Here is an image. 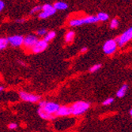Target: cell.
Masks as SVG:
<instances>
[{"mask_svg": "<svg viewBox=\"0 0 132 132\" xmlns=\"http://www.w3.org/2000/svg\"><path fill=\"white\" fill-rule=\"evenodd\" d=\"M8 40L7 38L5 37H1L0 38V51L5 49L8 45Z\"/></svg>", "mask_w": 132, "mask_h": 132, "instance_id": "e0dca14e", "label": "cell"}, {"mask_svg": "<svg viewBox=\"0 0 132 132\" xmlns=\"http://www.w3.org/2000/svg\"><path fill=\"white\" fill-rule=\"evenodd\" d=\"M3 90V87H2V86H0V93H1L2 91Z\"/></svg>", "mask_w": 132, "mask_h": 132, "instance_id": "83f0119b", "label": "cell"}, {"mask_svg": "<svg viewBox=\"0 0 132 132\" xmlns=\"http://www.w3.org/2000/svg\"><path fill=\"white\" fill-rule=\"evenodd\" d=\"M53 6L56 10H64L68 8L67 4L63 2H57L54 4Z\"/></svg>", "mask_w": 132, "mask_h": 132, "instance_id": "5bb4252c", "label": "cell"}, {"mask_svg": "<svg viewBox=\"0 0 132 132\" xmlns=\"http://www.w3.org/2000/svg\"><path fill=\"white\" fill-rule=\"evenodd\" d=\"M55 35H56L55 32L51 31V32H47V33L45 34V37H44V40L45 41H47V43H48L49 41H51L52 40H53L55 37Z\"/></svg>", "mask_w": 132, "mask_h": 132, "instance_id": "2e32d148", "label": "cell"}, {"mask_svg": "<svg viewBox=\"0 0 132 132\" xmlns=\"http://www.w3.org/2000/svg\"><path fill=\"white\" fill-rule=\"evenodd\" d=\"M101 64H96V65H93L92 67H90L89 69V71L91 72V73H94V72L97 71L101 69Z\"/></svg>", "mask_w": 132, "mask_h": 132, "instance_id": "ffe728a7", "label": "cell"}, {"mask_svg": "<svg viewBox=\"0 0 132 132\" xmlns=\"http://www.w3.org/2000/svg\"><path fill=\"white\" fill-rule=\"evenodd\" d=\"M38 115L40 116V118H42L43 119H45V120H52V119L55 118L53 114L47 112H45L44 110H43L41 109H39Z\"/></svg>", "mask_w": 132, "mask_h": 132, "instance_id": "7c38bea8", "label": "cell"}, {"mask_svg": "<svg viewBox=\"0 0 132 132\" xmlns=\"http://www.w3.org/2000/svg\"><path fill=\"white\" fill-rule=\"evenodd\" d=\"M41 10L42 12L39 14V18L41 19L49 18L53 14H55L56 12V10L54 8V6L50 4H44L43 6H41Z\"/></svg>", "mask_w": 132, "mask_h": 132, "instance_id": "5b68a950", "label": "cell"}, {"mask_svg": "<svg viewBox=\"0 0 132 132\" xmlns=\"http://www.w3.org/2000/svg\"><path fill=\"white\" fill-rule=\"evenodd\" d=\"M88 51V48L86 47H82V48L81 49V51H80V52H81V53H85V52H86Z\"/></svg>", "mask_w": 132, "mask_h": 132, "instance_id": "484cf974", "label": "cell"}, {"mask_svg": "<svg viewBox=\"0 0 132 132\" xmlns=\"http://www.w3.org/2000/svg\"><path fill=\"white\" fill-rule=\"evenodd\" d=\"M19 97L22 101H26V102H31V103H37V102L40 101V96L32 94V93H26L24 91H21L19 93Z\"/></svg>", "mask_w": 132, "mask_h": 132, "instance_id": "8992f818", "label": "cell"}, {"mask_svg": "<svg viewBox=\"0 0 132 132\" xmlns=\"http://www.w3.org/2000/svg\"><path fill=\"white\" fill-rule=\"evenodd\" d=\"M19 63L21 64L22 66H26V64L25 63H24V62H22V61H19Z\"/></svg>", "mask_w": 132, "mask_h": 132, "instance_id": "4316f807", "label": "cell"}, {"mask_svg": "<svg viewBox=\"0 0 132 132\" xmlns=\"http://www.w3.org/2000/svg\"><path fill=\"white\" fill-rule=\"evenodd\" d=\"M5 7V3L3 0H0V12H2V10L4 9Z\"/></svg>", "mask_w": 132, "mask_h": 132, "instance_id": "d4e9b609", "label": "cell"}, {"mask_svg": "<svg viewBox=\"0 0 132 132\" xmlns=\"http://www.w3.org/2000/svg\"><path fill=\"white\" fill-rule=\"evenodd\" d=\"M97 20H98V21H107L108 19L109 18V14H107L106 13H99L98 14H97Z\"/></svg>", "mask_w": 132, "mask_h": 132, "instance_id": "ac0fdd59", "label": "cell"}, {"mask_svg": "<svg viewBox=\"0 0 132 132\" xmlns=\"http://www.w3.org/2000/svg\"><path fill=\"white\" fill-rule=\"evenodd\" d=\"M118 26H119V21L116 18H113L111 21V23H110V27H111V29H116Z\"/></svg>", "mask_w": 132, "mask_h": 132, "instance_id": "d6986e66", "label": "cell"}, {"mask_svg": "<svg viewBox=\"0 0 132 132\" xmlns=\"http://www.w3.org/2000/svg\"><path fill=\"white\" fill-rule=\"evenodd\" d=\"M90 107L89 103L86 101H78L70 106L71 114L74 116H80L86 112Z\"/></svg>", "mask_w": 132, "mask_h": 132, "instance_id": "6da1fadb", "label": "cell"}, {"mask_svg": "<svg viewBox=\"0 0 132 132\" xmlns=\"http://www.w3.org/2000/svg\"><path fill=\"white\" fill-rule=\"evenodd\" d=\"M117 47L118 45L115 40H109L104 43L103 46V51L106 55H112L116 51Z\"/></svg>", "mask_w": 132, "mask_h": 132, "instance_id": "52a82bcc", "label": "cell"}, {"mask_svg": "<svg viewBox=\"0 0 132 132\" xmlns=\"http://www.w3.org/2000/svg\"><path fill=\"white\" fill-rule=\"evenodd\" d=\"M8 40V43L13 47H21L23 44V40L24 37H21V36H12V37H10L7 38Z\"/></svg>", "mask_w": 132, "mask_h": 132, "instance_id": "30bf717a", "label": "cell"}, {"mask_svg": "<svg viewBox=\"0 0 132 132\" xmlns=\"http://www.w3.org/2000/svg\"><path fill=\"white\" fill-rule=\"evenodd\" d=\"M40 109L44 110L45 112L51 113V114H55L58 109L59 108V105L54 102H47V101H40L39 104Z\"/></svg>", "mask_w": 132, "mask_h": 132, "instance_id": "3957f363", "label": "cell"}, {"mask_svg": "<svg viewBox=\"0 0 132 132\" xmlns=\"http://www.w3.org/2000/svg\"><path fill=\"white\" fill-rule=\"evenodd\" d=\"M57 116H67L71 115V109L69 106H59L55 112Z\"/></svg>", "mask_w": 132, "mask_h": 132, "instance_id": "8fae6325", "label": "cell"}, {"mask_svg": "<svg viewBox=\"0 0 132 132\" xmlns=\"http://www.w3.org/2000/svg\"><path fill=\"white\" fill-rule=\"evenodd\" d=\"M75 33L73 31H69L65 36V41L67 43H71L75 40Z\"/></svg>", "mask_w": 132, "mask_h": 132, "instance_id": "9a60e30c", "label": "cell"}, {"mask_svg": "<svg viewBox=\"0 0 132 132\" xmlns=\"http://www.w3.org/2000/svg\"><path fill=\"white\" fill-rule=\"evenodd\" d=\"M8 127H9V129H10V130H15V129H17V127H18V124L15 123H10L8 125Z\"/></svg>", "mask_w": 132, "mask_h": 132, "instance_id": "603a6c76", "label": "cell"}, {"mask_svg": "<svg viewBox=\"0 0 132 132\" xmlns=\"http://www.w3.org/2000/svg\"><path fill=\"white\" fill-rule=\"evenodd\" d=\"M128 89V86L127 85V84H124V85H123L121 87H120V89H119L118 91H117V93H116V96L119 97V98H122V97H123L124 96H125V94H126V93H127V90Z\"/></svg>", "mask_w": 132, "mask_h": 132, "instance_id": "4fadbf2b", "label": "cell"}, {"mask_svg": "<svg viewBox=\"0 0 132 132\" xmlns=\"http://www.w3.org/2000/svg\"><path fill=\"white\" fill-rule=\"evenodd\" d=\"M37 35H40V36H44L47 33V30L45 29H41L37 30Z\"/></svg>", "mask_w": 132, "mask_h": 132, "instance_id": "cb8c5ba5", "label": "cell"}, {"mask_svg": "<svg viewBox=\"0 0 132 132\" xmlns=\"http://www.w3.org/2000/svg\"><path fill=\"white\" fill-rule=\"evenodd\" d=\"M132 38V29L130 28L127 30H126L121 36L118 37L115 40L117 43V45L119 47L124 46L128 41H130Z\"/></svg>", "mask_w": 132, "mask_h": 132, "instance_id": "277c9868", "label": "cell"}, {"mask_svg": "<svg viewBox=\"0 0 132 132\" xmlns=\"http://www.w3.org/2000/svg\"><path fill=\"white\" fill-rule=\"evenodd\" d=\"M129 113H130V116L132 115V109H130V111H129Z\"/></svg>", "mask_w": 132, "mask_h": 132, "instance_id": "f1b7e54d", "label": "cell"}, {"mask_svg": "<svg viewBox=\"0 0 132 132\" xmlns=\"http://www.w3.org/2000/svg\"><path fill=\"white\" fill-rule=\"evenodd\" d=\"M97 21L98 20L96 16H88L86 18L72 19L70 21L69 25L72 27H75V26H80L81 25H85V24H93Z\"/></svg>", "mask_w": 132, "mask_h": 132, "instance_id": "7a4b0ae2", "label": "cell"}, {"mask_svg": "<svg viewBox=\"0 0 132 132\" xmlns=\"http://www.w3.org/2000/svg\"><path fill=\"white\" fill-rule=\"evenodd\" d=\"M38 40V38L35 35H29L23 40V44L24 47L28 50H31V48L33 47V45L37 43Z\"/></svg>", "mask_w": 132, "mask_h": 132, "instance_id": "9c48e42d", "label": "cell"}, {"mask_svg": "<svg viewBox=\"0 0 132 132\" xmlns=\"http://www.w3.org/2000/svg\"><path fill=\"white\" fill-rule=\"evenodd\" d=\"M113 101H114V99L112 98V97H109V98L106 99L102 104H103V105H104V106H108V105L112 104L113 103Z\"/></svg>", "mask_w": 132, "mask_h": 132, "instance_id": "44dd1931", "label": "cell"}, {"mask_svg": "<svg viewBox=\"0 0 132 132\" xmlns=\"http://www.w3.org/2000/svg\"><path fill=\"white\" fill-rule=\"evenodd\" d=\"M47 46H48V43L47 41L44 40H38L31 48V51L35 54H38L43 52L47 47Z\"/></svg>", "mask_w": 132, "mask_h": 132, "instance_id": "ba28073f", "label": "cell"}, {"mask_svg": "<svg viewBox=\"0 0 132 132\" xmlns=\"http://www.w3.org/2000/svg\"><path fill=\"white\" fill-rule=\"evenodd\" d=\"M40 10H41V6H35L34 8H32L30 11V14H36V13H37V12H39Z\"/></svg>", "mask_w": 132, "mask_h": 132, "instance_id": "7402d4cb", "label": "cell"}]
</instances>
